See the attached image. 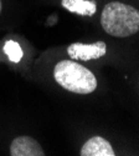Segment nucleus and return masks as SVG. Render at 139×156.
I'll return each instance as SVG.
<instances>
[{"label":"nucleus","instance_id":"obj_1","mask_svg":"<svg viewBox=\"0 0 139 156\" xmlns=\"http://www.w3.org/2000/svg\"><path fill=\"white\" fill-rule=\"evenodd\" d=\"M104 31L116 37H127L139 31V10L119 2L108 3L101 15Z\"/></svg>","mask_w":139,"mask_h":156},{"label":"nucleus","instance_id":"obj_2","mask_svg":"<svg viewBox=\"0 0 139 156\" xmlns=\"http://www.w3.org/2000/svg\"><path fill=\"white\" fill-rule=\"evenodd\" d=\"M54 77L58 85L74 94H91L97 89L94 74L72 60H62L56 64Z\"/></svg>","mask_w":139,"mask_h":156},{"label":"nucleus","instance_id":"obj_3","mask_svg":"<svg viewBox=\"0 0 139 156\" xmlns=\"http://www.w3.org/2000/svg\"><path fill=\"white\" fill-rule=\"evenodd\" d=\"M67 53L71 56V59L74 60H82V61L94 60L106 55L107 45L103 41H97L94 44L74 43L67 48Z\"/></svg>","mask_w":139,"mask_h":156},{"label":"nucleus","instance_id":"obj_4","mask_svg":"<svg viewBox=\"0 0 139 156\" xmlns=\"http://www.w3.org/2000/svg\"><path fill=\"white\" fill-rule=\"evenodd\" d=\"M11 156H44L41 145L30 136H18L10 145Z\"/></svg>","mask_w":139,"mask_h":156},{"label":"nucleus","instance_id":"obj_5","mask_svg":"<svg viewBox=\"0 0 139 156\" xmlns=\"http://www.w3.org/2000/svg\"><path fill=\"white\" fill-rule=\"evenodd\" d=\"M109 141L102 136H93L84 142L81 149V156H114Z\"/></svg>","mask_w":139,"mask_h":156},{"label":"nucleus","instance_id":"obj_6","mask_svg":"<svg viewBox=\"0 0 139 156\" xmlns=\"http://www.w3.org/2000/svg\"><path fill=\"white\" fill-rule=\"evenodd\" d=\"M61 4L68 11L78 15L92 16L97 10V3L94 0H62Z\"/></svg>","mask_w":139,"mask_h":156},{"label":"nucleus","instance_id":"obj_7","mask_svg":"<svg viewBox=\"0 0 139 156\" xmlns=\"http://www.w3.org/2000/svg\"><path fill=\"white\" fill-rule=\"evenodd\" d=\"M4 51L8 55L9 60H11L12 62H19L22 58V49L20 48V45L15 41H6L4 45Z\"/></svg>","mask_w":139,"mask_h":156},{"label":"nucleus","instance_id":"obj_8","mask_svg":"<svg viewBox=\"0 0 139 156\" xmlns=\"http://www.w3.org/2000/svg\"><path fill=\"white\" fill-rule=\"evenodd\" d=\"M0 12H2V0H0Z\"/></svg>","mask_w":139,"mask_h":156}]
</instances>
